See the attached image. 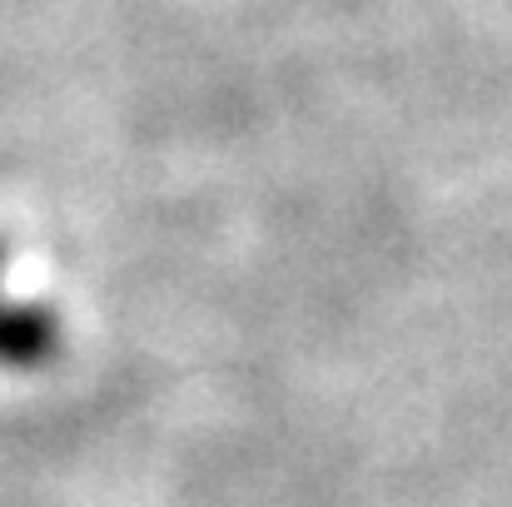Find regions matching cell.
<instances>
[{
    "instance_id": "6da1fadb",
    "label": "cell",
    "mask_w": 512,
    "mask_h": 507,
    "mask_svg": "<svg viewBox=\"0 0 512 507\" xmlns=\"http://www.w3.org/2000/svg\"><path fill=\"white\" fill-rule=\"evenodd\" d=\"M55 353V319L30 309V304H10L0 299V363L10 368H35Z\"/></svg>"
}]
</instances>
